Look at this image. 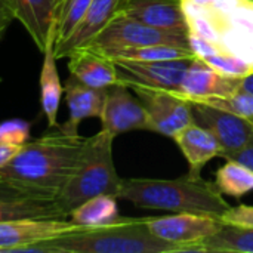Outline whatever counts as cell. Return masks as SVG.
<instances>
[{"mask_svg":"<svg viewBox=\"0 0 253 253\" xmlns=\"http://www.w3.org/2000/svg\"><path fill=\"white\" fill-rule=\"evenodd\" d=\"M182 10L194 56H233L253 70V0H182Z\"/></svg>","mask_w":253,"mask_h":253,"instance_id":"obj_1","label":"cell"},{"mask_svg":"<svg viewBox=\"0 0 253 253\" xmlns=\"http://www.w3.org/2000/svg\"><path fill=\"white\" fill-rule=\"evenodd\" d=\"M56 130L27 141L0 172L22 185L56 197L79 168L87 145V138L80 133Z\"/></svg>","mask_w":253,"mask_h":253,"instance_id":"obj_2","label":"cell"},{"mask_svg":"<svg viewBox=\"0 0 253 253\" xmlns=\"http://www.w3.org/2000/svg\"><path fill=\"white\" fill-rule=\"evenodd\" d=\"M117 199L126 200L141 209L168 211L173 213L190 212L218 219L230 209L228 202L215 182L190 172L175 179H122Z\"/></svg>","mask_w":253,"mask_h":253,"instance_id":"obj_3","label":"cell"},{"mask_svg":"<svg viewBox=\"0 0 253 253\" xmlns=\"http://www.w3.org/2000/svg\"><path fill=\"white\" fill-rule=\"evenodd\" d=\"M33 253H182L148 230L145 218H119L101 227H79L59 237L36 243Z\"/></svg>","mask_w":253,"mask_h":253,"instance_id":"obj_4","label":"cell"},{"mask_svg":"<svg viewBox=\"0 0 253 253\" xmlns=\"http://www.w3.org/2000/svg\"><path fill=\"white\" fill-rule=\"evenodd\" d=\"M113 142L114 136L102 129L87 138V145L79 168L55 197L67 215L95 196H119L122 178L117 175L114 166Z\"/></svg>","mask_w":253,"mask_h":253,"instance_id":"obj_5","label":"cell"},{"mask_svg":"<svg viewBox=\"0 0 253 253\" xmlns=\"http://www.w3.org/2000/svg\"><path fill=\"white\" fill-rule=\"evenodd\" d=\"M148 44H173L191 49L188 34L156 28L129 18L120 12L84 47L96 50L110 58L122 49Z\"/></svg>","mask_w":253,"mask_h":253,"instance_id":"obj_6","label":"cell"},{"mask_svg":"<svg viewBox=\"0 0 253 253\" xmlns=\"http://www.w3.org/2000/svg\"><path fill=\"white\" fill-rule=\"evenodd\" d=\"M130 89L145 108L150 132L173 139L179 130L194 123L190 101L178 92L139 86Z\"/></svg>","mask_w":253,"mask_h":253,"instance_id":"obj_7","label":"cell"},{"mask_svg":"<svg viewBox=\"0 0 253 253\" xmlns=\"http://www.w3.org/2000/svg\"><path fill=\"white\" fill-rule=\"evenodd\" d=\"M145 222L151 234L179 246L182 253H199L200 243L213 236L224 224L218 218L190 212L148 216Z\"/></svg>","mask_w":253,"mask_h":253,"instance_id":"obj_8","label":"cell"},{"mask_svg":"<svg viewBox=\"0 0 253 253\" xmlns=\"http://www.w3.org/2000/svg\"><path fill=\"white\" fill-rule=\"evenodd\" d=\"M193 58L168 61H133L113 59L116 62L119 82L126 86L165 89L178 92L185 71Z\"/></svg>","mask_w":253,"mask_h":253,"instance_id":"obj_9","label":"cell"},{"mask_svg":"<svg viewBox=\"0 0 253 253\" xmlns=\"http://www.w3.org/2000/svg\"><path fill=\"white\" fill-rule=\"evenodd\" d=\"M194 122L209 129L221 145V157L239 151L253 141V123L225 110L200 101H190Z\"/></svg>","mask_w":253,"mask_h":253,"instance_id":"obj_10","label":"cell"},{"mask_svg":"<svg viewBox=\"0 0 253 253\" xmlns=\"http://www.w3.org/2000/svg\"><path fill=\"white\" fill-rule=\"evenodd\" d=\"M102 130L114 138L132 130H148L147 113L132 89L125 83H116L107 89L105 105L101 116Z\"/></svg>","mask_w":253,"mask_h":253,"instance_id":"obj_11","label":"cell"},{"mask_svg":"<svg viewBox=\"0 0 253 253\" xmlns=\"http://www.w3.org/2000/svg\"><path fill=\"white\" fill-rule=\"evenodd\" d=\"M79 228L70 219L25 218L0 224V253L24 252L36 243L59 237Z\"/></svg>","mask_w":253,"mask_h":253,"instance_id":"obj_12","label":"cell"},{"mask_svg":"<svg viewBox=\"0 0 253 253\" xmlns=\"http://www.w3.org/2000/svg\"><path fill=\"white\" fill-rule=\"evenodd\" d=\"M242 77H230L218 73L200 58L194 56L185 71L178 93L185 99L209 96H228L240 89Z\"/></svg>","mask_w":253,"mask_h":253,"instance_id":"obj_13","label":"cell"},{"mask_svg":"<svg viewBox=\"0 0 253 253\" xmlns=\"http://www.w3.org/2000/svg\"><path fill=\"white\" fill-rule=\"evenodd\" d=\"M119 12L156 28L188 34L182 0H122Z\"/></svg>","mask_w":253,"mask_h":253,"instance_id":"obj_14","label":"cell"},{"mask_svg":"<svg viewBox=\"0 0 253 253\" xmlns=\"http://www.w3.org/2000/svg\"><path fill=\"white\" fill-rule=\"evenodd\" d=\"M65 102L68 107V120L59 125V130L71 135L79 133V126L86 119H101L105 105L107 89L89 87L74 79L71 74L64 84Z\"/></svg>","mask_w":253,"mask_h":253,"instance_id":"obj_15","label":"cell"},{"mask_svg":"<svg viewBox=\"0 0 253 253\" xmlns=\"http://www.w3.org/2000/svg\"><path fill=\"white\" fill-rule=\"evenodd\" d=\"M120 4L122 0H92L74 31L62 43L55 44L56 58H65L73 50L84 47L90 40H93L119 13Z\"/></svg>","mask_w":253,"mask_h":253,"instance_id":"obj_16","label":"cell"},{"mask_svg":"<svg viewBox=\"0 0 253 253\" xmlns=\"http://www.w3.org/2000/svg\"><path fill=\"white\" fill-rule=\"evenodd\" d=\"M67 58L70 74L89 87L108 89L119 83L116 62L96 50L80 47L73 50Z\"/></svg>","mask_w":253,"mask_h":253,"instance_id":"obj_17","label":"cell"},{"mask_svg":"<svg viewBox=\"0 0 253 253\" xmlns=\"http://www.w3.org/2000/svg\"><path fill=\"white\" fill-rule=\"evenodd\" d=\"M173 141L184 154L190 173L202 175V169L215 157H221V145L215 135L199 123H191L179 130Z\"/></svg>","mask_w":253,"mask_h":253,"instance_id":"obj_18","label":"cell"},{"mask_svg":"<svg viewBox=\"0 0 253 253\" xmlns=\"http://www.w3.org/2000/svg\"><path fill=\"white\" fill-rule=\"evenodd\" d=\"M15 18L27 30L40 52L44 50L49 34L55 30L59 0H9Z\"/></svg>","mask_w":253,"mask_h":253,"instance_id":"obj_19","label":"cell"},{"mask_svg":"<svg viewBox=\"0 0 253 253\" xmlns=\"http://www.w3.org/2000/svg\"><path fill=\"white\" fill-rule=\"evenodd\" d=\"M56 33L55 30L49 34V40L43 50V64L40 70V104L42 111L47 120L50 129H58V111L64 93V86L59 79L56 67V53H55Z\"/></svg>","mask_w":253,"mask_h":253,"instance_id":"obj_20","label":"cell"},{"mask_svg":"<svg viewBox=\"0 0 253 253\" xmlns=\"http://www.w3.org/2000/svg\"><path fill=\"white\" fill-rule=\"evenodd\" d=\"M25 218L67 219L68 215L61 209L56 199L33 197L21 200H0V224Z\"/></svg>","mask_w":253,"mask_h":253,"instance_id":"obj_21","label":"cell"},{"mask_svg":"<svg viewBox=\"0 0 253 253\" xmlns=\"http://www.w3.org/2000/svg\"><path fill=\"white\" fill-rule=\"evenodd\" d=\"M117 197L108 194L95 196L77 208H74L68 218L77 227H101L116 222L119 215Z\"/></svg>","mask_w":253,"mask_h":253,"instance_id":"obj_22","label":"cell"},{"mask_svg":"<svg viewBox=\"0 0 253 253\" xmlns=\"http://www.w3.org/2000/svg\"><path fill=\"white\" fill-rule=\"evenodd\" d=\"M199 253H253V228L222 224L200 243Z\"/></svg>","mask_w":253,"mask_h":253,"instance_id":"obj_23","label":"cell"},{"mask_svg":"<svg viewBox=\"0 0 253 253\" xmlns=\"http://www.w3.org/2000/svg\"><path fill=\"white\" fill-rule=\"evenodd\" d=\"M215 184L222 194L242 199L253 191V170L236 160H227L215 172Z\"/></svg>","mask_w":253,"mask_h":253,"instance_id":"obj_24","label":"cell"},{"mask_svg":"<svg viewBox=\"0 0 253 253\" xmlns=\"http://www.w3.org/2000/svg\"><path fill=\"white\" fill-rule=\"evenodd\" d=\"M111 59H133V61H168L194 58V53L188 47L173 44H148L139 47H127L116 52Z\"/></svg>","mask_w":253,"mask_h":253,"instance_id":"obj_25","label":"cell"},{"mask_svg":"<svg viewBox=\"0 0 253 253\" xmlns=\"http://www.w3.org/2000/svg\"><path fill=\"white\" fill-rule=\"evenodd\" d=\"M92 0H59L55 16V44L62 43L79 25Z\"/></svg>","mask_w":253,"mask_h":253,"instance_id":"obj_26","label":"cell"},{"mask_svg":"<svg viewBox=\"0 0 253 253\" xmlns=\"http://www.w3.org/2000/svg\"><path fill=\"white\" fill-rule=\"evenodd\" d=\"M190 101H200L209 104L212 107L234 113L253 123V95L243 89H239L228 96H209V98L190 99Z\"/></svg>","mask_w":253,"mask_h":253,"instance_id":"obj_27","label":"cell"},{"mask_svg":"<svg viewBox=\"0 0 253 253\" xmlns=\"http://www.w3.org/2000/svg\"><path fill=\"white\" fill-rule=\"evenodd\" d=\"M33 197L55 199L40 190L22 185L0 172V200H21V199H33Z\"/></svg>","mask_w":253,"mask_h":253,"instance_id":"obj_28","label":"cell"},{"mask_svg":"<svg viewBox=\"0 0 253 253\" xmlns=\"http://www.w3.org/2000/svg\"><path fill=\"white\" fill-rule=\"evenodd\" d=\"M30 138V123L22 119H10L0 123V142L22 147Z\"/></svg>","mask_w":253,"mask_h":253,"instance_id":"obj_29","label":"cell"},{"mask_svg":"<svg viewBox=\"0 0 253 253\" xmlns=\"http://www.w3.org/2000/svg\"><path fill=\"white\" fill-rule=\"evenodd\" d=\"M221 221L228 225L253 228V206L249 205L230 206V209L222 215Z\"/></svg>","mask_w":253,"mask_h":253,"instance_id":"obj_30","label":"cell"},{"mask_svg":"<svg viewBox=\"0 0 253 253\" xmlns=\"http://www.w3.org/2000/svg\"><path fill=\"white\" fill-rule=\"evenodd\" d=\"M225 159L227 160H236V162L242 163L243 166H246L251 170H253V141H251L243 148H240L239 151H234V153L228 154Z\"/></svg>","mask_w":253,"mask_h":253,"instance_id":"obj_31","label":"cell"},{"mask_svg":"<svg viewBox=\"0 0 253 253\" xmlns=\"http://www.w3.org/2000/svg\"><path fill=\"white\" fill-rule=\"evenodd\" d=\"M16 19L15 18V12L12 9V6L9 3H6L4 0H0V40L4 36L7 27L10 25V22Z\"/></svg>","mask_w":253,"mask_h":253,"instance_id":"obj_32","label":"cell"},{"mask_svg":"<svg viewBox=\"0 0 253 253\" xmlns=\"http://www.w3.org/2000/svg\"><path fill=\"white\" fill-rule=\"evenodd\" d=\"M21 150L19 145H12L6 142H0V169L4 168Z\"/></svg>","mask_w":253,"mask_h":253,"instance_id":"obj_33","label":"cell"},{"mask_svg":"<svg viewBox=\"0 0 253 253\" xmlns=\"http://www.w3.org/2000/svg\"><path fill=\"white\" fill-rule=\"evenodd\" d=\"M240 89H243V90H246V92H249V93L253 95V73L245 76V77H242V80H240Z\"/></svg>","mask_w":253,"mask_h":253,"instance_id":"obj_34","label":"cell"},{"mask_svg":"<svg viewBox=\"0 0 253 253\" xmlns=\"http://www.w3.org/2000/svg\"><path fill=\"white\" fill-rule=\"evenodd\" d=\"M0 82H1V80H0Z\"/></svg>","mask_w":253,"mask_h":253,"instance_id":"obj_35","label":"cell"}]
</instances>
